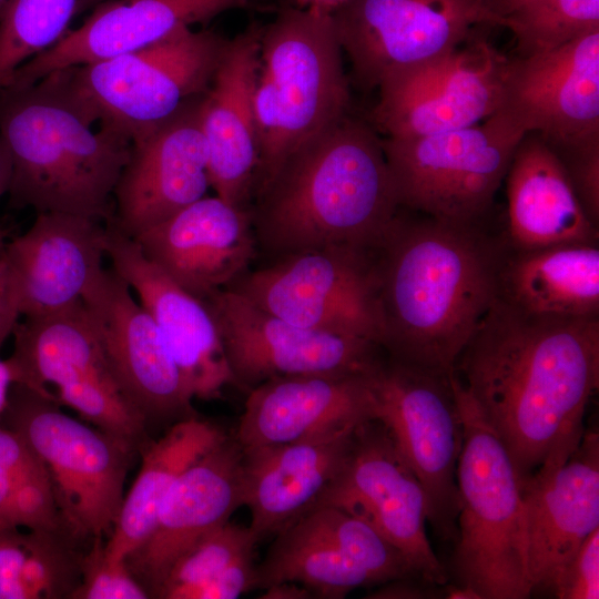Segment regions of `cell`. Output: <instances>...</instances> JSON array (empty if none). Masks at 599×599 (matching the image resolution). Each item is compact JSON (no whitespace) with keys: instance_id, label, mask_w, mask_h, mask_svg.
<instances>
[{"instance_id":"7","label":"cell","mask_w":599,"mask_h":599,"mask_svg":"<svg viewBox=\"0 0 599 599\" xmlns=\"http://www.w3.org/2000/svg\"><path fill=\"white\" fill-rule=\"evenodd\" d=\"M0 424L18 433L44 465L64 531L73 540L109 537L136 449L19 383L10 387Z\"/></svg>"},{"instance_id":"33","label":"cell","mask_w":599,"mask_h":599,"mask_svg":"<svg viewBox=\"0 0 599 599\" xmlns=\"http://www.w3.org/2000/svg\"><path fill=\"white\" fill-rule=\"evenodd\" d=\"M275 536L256 567V589L292 581L307 588L314 598L339 599L357 588L377 585L368 571L295 522Z\"/></svg>"},{"instance_id":"5","label":"cell","mask_w":599,"mask_h":599,"mask_svg":"<svg viewBox=\"0 0 599 599\" xmlns=\"http://www.w3.org/2000/svg\"><path fill=\"white\" fill-rule=\"evenodd\" d=\"M348 109V80L332 16L295 6L281 9L260 38L254 84L258 163L252 199L288 155Z\"/></svg>"},{"instance_id":"25","label":"cell","mask_w":599,"mask_h":599,"mask_svg":"<svg viewBox=\"0 0 599 599\" xmlns=\"http://www.w3.org/2000/svg\"><path fill=\"white\" fill-rule=\"evenodd\" d=\"M373 373L268 379L248 390L233 436L246 455L377 419Z\"/></svg>"},{"instance_id":"47","label":"cell","mask_w":599,"mask_h":599,"mask_svg":"<svg viewBox=\"0 0 599 599\" xmlns=\"http://www.w3.org/2000/svg\"><path fill=\"white\" fill-rule=\"evenodd\" d=\"M293 6L300 9L311 10L322 14L331 16L347 0H292Z\"/></svg>"},{"instance_id":"44","label":"cell","mask_w":599,"mask_h":599,"mask_svg":"<svg viewBox=\"0 0 599 599\" xmlns=\"http://www.w3.org/2000/svg\"><path fill=\"white\" fill-rule=\"evenodd\" d=\"M20 318V312L2 281L0 285V348L12 336Z\"/></svg>"},{"instance_id":"46","label":"cell","mask_w":599,"mask_h":599,"mask_svg":"<svg viewBox=\"0 0 599 599\" xmlns=\"http://www.w3.org/2000/svg\"><path fill=\"white\" fill-rule=\"evenodd\" d=\"M12 179V159L10 151L0 136V197L9 192Z\"/></svg>"},{"instance_id":"52","label":"cell","mask_w":599,"mask_h":599,"mask_svg":"<svg viewBox=\"0 0 599 599\" xmlns=\"http://www.w3.org/2000/svg\"><path fill=\"white\" fill-rule=\"evenodd\" d=\"M4 245V232L0 230V247Z\"/></svg>"},{"instance_id":"26","label":"cell","mask_w":599,"mask_h":599,"mask_svg":"<svg viewBox=\"0 0 599 599\" xmlns=\"http://www.w3.org/2000/svg\"><path fill=\"white\" fill-rule=\"evenodd\" d=\"M262 26L252 23L229 40L200 100L210 185L225 202L248 209L258 163L254 84Z\"/></svg>"},{"instance_id":"17","label":"cell","mask_w":599,"mask_h":599,"mask_svg":"<svg viewBox=\"0 0 599 599\" xmlns=\"http://www.w3.org/2000/svg\"><path fill=\"white\" fill-rule=\"evenodd\" d=\"M82 303L118 382L148 425L197 417L194 398L158 325L112 268L103 267Z\"/></svg>"},{"instance_id":"24","label":"cell","mask_w":599,"mask_h":599,"mask_svg":"<svg viewBox=\"0 0 599 599\" xmlns=\"http://www.w3.org/2000/svg\"><path fill=\"white\" fill-rule=\"evenodd\" d=\"M104 250L111 268L158 325L193 398H219L233 379L206 304L177 286L111 223L105 226Z\"/></svg>"},{"instance_id":"32","label":"cell","mask_w":599,"mask_h":599,"mask_svg":"<svg viewBox=\"0 0 599 599\" xmlns=\"http://www.w3.org/2000/svg\"><path fill=\"white\" fill-rule=\"evenodd\" d=\"M64 531L0 524V599H71L81 554Z\"/></svg>"},{"instance_id":"15","label":"cell","mask_w":599,"mask_h":599,"mask_svg":"<svg viewBox=\"0 0 599 599\" xmlns=\"http://www.w3.org/2000/svg\"><path fill=\"white\" fill-rule=\"evenodd\" d=\"M331 16L352 78L365 91L390 72L454 51L488 27L484 0H347Z\"/></svg>"},{"instance_id":"13","label":"cell","mask_w":599,"mask_h":599,"mask_svg":"<svg viewBox=\"0 0 599 599\" xmlns=\"http://www.w3.org/2000/svg\"><path fill=\"white\" fill-rule=\"evenodd\" d=\"M318 507L337 508L372 526L405 556L423 581L435 586L448 581L426 535L424 488L378 419L356 426L342 469L312 509Z\"/></svg>"},{"instance_id":"29","label":"cell","mask_w":599,"mask_h":599,"mask_svg":"<svg viewBox=\"0 0 599 599\" xmlns=\"http://www.w3.org/2000/svg\"><path fill=\"white\" fill-rule=\"evenodd\" d=\"M504 182V237L510 247L598 243V227L588 219L562 165L538 133L521 138Z\"/></svg>"},{"instance_id":"48","label":"cell","mask_w":599,"mask_h":599,"mask_svg":"<svg viewBox=\"0 0 599 599\" xmlns=\"http://www.w3.org/2000/svg\"><path fill=\"white\" fill-rule=\"evenodd\" d=\"M441 598L445 599H480L479 595L469 586L455 582L440 586Z\"/></svg>"},{"instance_id":"3","label":"cell","mask_w":599,"mask_h":599,"mask_svg":"<svg viewBox=\"0 0 599 599\" xmlns=\"http://www.w3.org/2000/svg\"><path fill=\"white\" fill-rule=\"evenodd\" d=\"M251 202L270 262L332 246L370 252L402 209L383 138L349 113L288 155Z\"/></svg>"},{"instance_id":"8","label":"cell","mask_w":599,"mask_h":599,"mask_svg":"<svg viewBox=\"0 0 599 599\" xmlns=\"http://www.w3.org/2000/svg\"><path fill=\"white\" fill-rule=\"evenodd\" d=\"M227 42L183 27L140 50L62 70L97 122L133 144L207 91Z\"/></svg>"},{"instance_id":"36","label":"cell","mask_w":599,"mask_h":599,"mask_svg":"<svg viewBox=\"0 0 599 599\" xmlns=\"http://www.w3.org/2000/svg\"><path fill=\"white\" fill-rule=\"evenodd\" d=\"M293 522L364 568L377 585L395 579H419L405 556L385 537L365 521L337 508H314Z\"/></svg>"},{"instance_id":"53","label":"cell","mask_w":599,"mask_h":599,"mask_svg":"<svg viewBox=\"0 0 599 599\" xmlns=\"http://www.w3.org/2000/svg\"><path fill=\"white\" fill-rule=\"evenodd\" d=\"M8 2V0H0V12L2 11L3 7L6 6V3Z\"/></svg>"},{"instance_id":"43","label":"cell","mask_w":599,"mask_h":599,"mask_svg":"<svg viewBox=\"0 0 599 599\" xmlns=\"http://www.w3.org/2000/svg\"><path fill=\"white\" fill-rule=\"evenodd\" d=\"M366 598L379 599H425L441 598L440 586L430 585L417 578L395 579L380 583Z\"/></svg>"},{"instance_id":"20","label":"cell","mask_w":599,"mask_h":599,"mask_svg":"<svg viewBox=\"0 0 599 599\" xmlns=\"http://www.w3.org/2000/svg\"><path fill=\"white\" fill-rule=\"evenodd\" d=\"M199 97L142 139L114 189L109 223L129 237L204 197L210 185Z\"/></svg>"},{"instance_id":"2","label":"cell","mask_w":599,"mask_h":599,"mask_svg":"<svg viewBox=\"0 0 599 599\" xmlns=\"http://www.w3.org/2000/svg\"><path fill=\"white\" fill-rule=\"evenodd\" d=\"M400 210L370 251L379 346L393 361L448 375L497 297L506 241L481 223Z\"/></svg>"},{"instance_id":"4","label":"cell","mask_w":599,"mask_h":599,"mask_svg":"<svg viewBox=\"0 0 599 599\" xmlns=\"http://www.w3.org/2000/svg\"><path fill=\"white\" fill-rule=\"evenodd\" d=\"M0 92V136L12 159L11 204L110 221V200L132 141L97 122L63 70Z\"/></svg>"},{"instance_id":"11","label":"cell","mask_w":599,"mask_h":599,"mask_svg":"<svg viewBox=\"0 0 599 599\" xmlns=\"http://www.w3.org/2000/svg\"><path fill=\"white\" fill-rule=\"evenodd\" d=\"M372 385L377 419L387 427L424 488L427 522L440 540L455 542L463 420L449 374L386 356L373 373Z\"/></svg>"},{"instance_id":"1","label":"cell","mask_w":599,"mask_h":599,"mask_svg":"<svg viewBox=\"0 0 599 599\" xmlns=\"http://www.w3.org/2000/svg\"><path fill=\"white\" fill-rule=\"evenodd\" d=\"M454 373L524 483L581 438L599 385V316L528 314L496 297Z\"/></svg>"},{"instance_id":"37","label":"cell","mask_w":599,"mask_h":599,"mask_svg":"<svg viewBox=\"0 0 599 599\" xmlns=\"http://www.w3.org/2000/svg\"><path fill=\"white\" fill-rule=\"evenodd\" d=\"M78 7L79 0H8L0 12V91L23 63L67 33Z\"/></svg>"},{"instance_id":"31","label":"cell","mask_w":599,"mask_h":599,"mask_svg":"<svg viewBox=\"0 0 599 599\" xmlns=\"http://www.w3.org/2000/svg\"><path fill=\"white\" fill-rule=\"evenodd\" d=\"M226 435L220 426L192 417L170 425L164 435L140 450V471L104 542L109 558L125 559L145 541L175 480Z\"/></svg>"},{"instance_id":"34","label":"cell","mask_w":599,"mask_h":599,"mask_svg":"<svg viewBox=\"0 0 599 599\" xmlns=\"http://www.w3.org/2000/svg\"><path fill=\"white\" fill-rule=\"evenodd\" d=\"M487 26L507 29L514 55L558 47L599 29V0H484Z\"/></svg>"},{"instance_id":"45","label":"cell","mask_w":599,"mask_h":599,"mask_svg":"<svg viewBox=\"0 0 599 599\" xmlns=\"http://www.w3.org/2000/svg\"><path fill=\"white\" fill-rule=\"evenodd\" d=\"M265 592L260 598L264 599H309L314 598L313 593L304 586L284 581L274 583L264 589Z\"/></svg>"},{"instance_id":"50","label":"cell","mask_w":599,"mask_h":599,"mask_svg":"<svg viewBox=\"0 0 599 599\" xmlns=\"http://www.w3.org/2000/svg\"><path fill=\"white\" fill-rule=\"evenodd\" d=\"M2 247H0V285L3 281V276H4V260H3V253H2Z\"/></svg>"},{"instance_id":"40","label":"cell","mask_w":599,"mask_h":599,"mask_svg":"<svg viewBox=\"0 0 599 599\" xmlns=\"http://www.w3.org/2000/svg\"><path fill=\"white\" fill-rule=\"evenodd\" d=\"M547 145L562 165L588 219L598 227L599 132Z\"/></svg>"},{"instance_id":"12","label":"cell","mask_w":599,"mask_h":599,"mask_svg":"<svg viewBox=\"0 0 599 599\" xmlns=\"http://www.w3.org/2000/svg\"><path fill=\"white\" fill-rule=\"evenodd\" d=\"M226 288L294 325L379 345L370 252L332 246L296 253L243 273Z\"/></svg>"},{"instance_id":"51","label":"cell","mask_w":599,"mask_h":599,"mask_svg":"<svg viewBox=\"0 0 599 599\" xmlns=\"http://www.w3.org/2000/svg\"><path fill=\"white\" fill-rule=\"evenodd\" d=\"M101 1H105V0H79V8L84 7V4L88 6V4L98 3Z\"/></svg>"},{"instance_id":"18","label":"cell","mask_w":599,"mask_h":599,"mask_svg":"<svg viewBox=\"0 0 599 599\" xmlns=\"http://www.w3.org/2000/svg\"><path fill=\"white\" fill-rule=\"evenodd\" d=\"M497 111L547 143L599 132V29L507 58Z\"/></svg>"},{"instance_id":"16","label":"cell","mask_w":599,"mask_h":599,"mask_svg":"<svg viewBox=\"0 0 599 599\" xmlns=\"http://www.w3.org/2000/svg\"><path fill=\"white\" fill-rule=\"evenodd\" d=\"M204 303L233 384L247 392L276 377L369 374L386 357L373 341L294 325L227 288Z\"/></svg>"},{"instance_id":"9","label":"cell","mask_w":599,"mask_h":599,"mask_svg":"<svg viewBox=\"0 0 599 599\" xmlns=\"http://www.w3.org/2000/svg\"><path fill=\"white\" fill-rule=\"evenodd\" d=\"M7 358L22 384L141 450L148 424L118 382L82 300L45 315L22 317Z\"/></svg>"},{"instance_id":"6","label":"cell","mask_w":599,"mask_h":599,"mask_svg":"<svg viewBox=\"0 0 599 599\" xmlns=\"http://www.w3.org/2000/svg\"><path fill=\"white\" fill-rule=\"evenodd\" d=\"M449 380L463 420L460 507L451 559L456 582L471 587L480 599H527L532 593L519 475L454 372Z\"/></svg>"},{"instance_id":"30","label":"cell","mask_w":599,"mask_h":599,"mask_svg":"<svg viewBox=\"0 0 599 599\" xmlns=\"http://www.w3.org/2000/svg\"><path fill=\"white\" fill-rule=\"evenodd\" d=\"M497 298L528 314L599 316L598 243L520 250L506 242Z\"/></svg>"},{"instance_id":"35","label":"cell","mask_w":599,"mask_h":599,"mask_svg":"<svg viewBox=\"0 0 599 599\" xmlns=\"http://www.w3.org/2000/svg\"><path fill=\"white\" fill-rule=\"evenodd\" d=\"M0 524L64 531L44 465L18 433L1 424Z\"/></svg>"},{"instance_id":"21","label":"cell","mask_w":599,"mask_h":599,"mask_svg":"<svg viewBox=\"0 0 599 599\" xmlns=\"http://www.w3.org/2000/svg\"><path fill=\"white\" fill-rule=\"evenodd\" d=\"M244 506V454L226 435L183 471L167 491L150 536L125 562L155 598L173 564Z\"/></svg>"},{"instance_id":"42","label":"cell","mask_w":599,"mask_h":599,"mask_svg":"<svg viewBox=\"0 0 599 599\" xmlns=\"http://www.w3.org/2000/svg\"><path fill=\"white\" fill-rule=\"evenodd\" d=\"M255 552L248 554L193 590L189 599H234L256 589Z\"/></svg>"},{"instance_id":"22","label":"cell","mask_w":599,"mask_h":599,"mask_svg":"<svg viewBox=\"0 0 599 599\" xmlns=\"http://www.w3.org/2000/svg\"><path fill=\"white\" fill-rule=\"evenodd\" d=\"M105 227L100 221L40 212L20 236L4 243L3 284L21 317L65 309L103 270Z\"/></svg>"},{"instance_id":"23","label":"cell","mask_w":599,"mask_h":599,"mask_svg":"<svg viewBox=\"0 0 599 599\" xmlns=\"http://www.w3.org/2000/svg\"><path fill=\"white\" fill-rule=\"evenodd\" d=\"M132 238L150 262L202 302L245 273L257 250L248 209L217 195H205Z\"/></svg>"},{"instance_id":"49","label":"cell","mask_w":599,"mask_h":599,"mask_svg":"<svg viewBox=\"0 0 599 599\" xmlns=\"http://www.w3.org/2000/svg\"><path fill=\"white\" fill-rule=\"evenodd\" d=\"M13 384V376L11 368L7 359H0V415L3 412L11 385Z\"/></svg>"},{"instance_id":"28","label":"cell","mask_w":599,"mask_h":599,"mask_svg":"<svg viewBox=\"0 0 599 599\" xmlns=\"http://www.w3.org/2000/svg\"><path fill=\"white\" fill-rule=\"evenodd\" d=\"M357 425L244 455V506L257 542L313 508L342 469Z\"/></svg>"},{"instance_id":"10","label":"cell","mask_w":599,"mask_h":599,"mask_svg":"<svg viewBox=\"0 0 599 599\" xmlns=\"http://www.w3.org/2000/svg\"><path fill=\"white\" fill-rule=\"evenodd\" d=\"M526 133L496 111L458 130L383 138L402 209L458 223H481Z\"/></svg>"},{"instance_id":"41","label":"cell","mask_w":599,"mask_h":599,"mask_svg":"<svg viewBox=\"0 0 599 599\" xmlns=\"http://www.w3.org/2000/svg\"><path fill=\"white\" fill-rule=\"evenodd\" d=\"M549 593L559 599L599 598V528L580 545Z\"/></svg>"},{"instance_id":"27","label":"cell","mask_w":599,"mask_h":599,"mask_svg":"<svg viewBox=\"0 0 599 599\" xmlns=\"http://www.w3.org/2000/svg\"><path fill=\"white\" fill-rule=\"evenodd\" d=\"M250 0H111L100 3L73 31L23 63L6 89L31 85L67 68L140 50L180 28L212 18Z\"/></svg>"},{"instance_id":"14","label":"cell","mask_w":599,"mask_h":599,"mask_svg":"<svg viewBox=\"0 0 599 599\" xmlns=\"http://www.w3.org/2000/svg\"><path fill=\"white\" fill-rule=\"evenodd\" d=\"M506 62L477 32L440 58L384 77L370 124L393 139L477 124L498 110Z\"/></svg>"},{"instance_id":"39","label":"cell","mask_w":599,"mask_h":599,"mask_svg":"<svg viewBox=\"0 0 599 599\" xmlns=\"http://www.w3.org/2000/svg\"><path fill=\"white\" fill-rule=\"evenodd\" d=\"M150 595L129 569L125 559L105 555L103 538H94L81 554L80 583L71 599H149Z\"/></svg>"},{"instance_id":"38","label":"cell","mask_w":599,"mask_h":599,"mask_svg":"<svg viewBox=\"0 0 599 599\" xmlns=\"http://www.w3.org/2000/svg\"><path fill=\"white\" fill-rule=\"evenodd\" d=\"M258 542L248 527L225 522L197 541L171 567L158 599H189L191 592L240 558L255 552Z\"/></svg>"},{"instance_id":"19","label":"cell","mask_w":599,"mask_h":599,"mask_svg":"<svg viewBox=\"0 0 599 599\" xmlns=\"http://www.w3.org/2000/svg\"><path fill=\"white\" fill-rule=\"evenodd\" d=\"M531 593L550 589L599 528V435L583 432L568 455L556 453L521 483Z\"/></svg>"}]
</instances>
